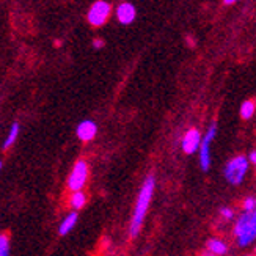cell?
I'll list each match as a JSON object with an SVG mask.
<instances>
[{
	"label": "cell",
	"mask_w": 256,
	"mask_h": 256,
	"mask_svg": "<svg viewBox=\"0 0 256 256\" xmlns=\"http://www.w3.org/2000/svg\"><path fill=\"white\" fill-rule=\"evenodd\" d=\"M154 188H156V178L152 174H150V176H146V180L143 181L142 188L138 192L136 209H134V216H132L130 226H129L130 238H136L140 232L143 220H144V217H146L148 208L151 204V200H152V195H154Z\"/></svg>",
	"instance_id": "cell-1"
},
{
	"label": "cell",
	"mask_w": 256,
	"mask_h": 256,
	"mask_svg": "<svg viewBox=\"0 0 256 256\" xmlns=\"http://www.w3.org/2000/svg\"><path fill=\"white\" fill-rule=\"evenodd\" d=\"M248 165H250V160H248L247 156L239 154V156H236V158H232L225 166L226 181L232 186H239L248 172Z\"/></svg>",
	"instance_id": "cell-2"
},
{
	"label": "cell",
	"mask_w": 256,
	"mask_h": 256,
	"mask_svg": "<svg viewBox=\"0 0 256 256\" xmlns=\"http://www.w3.org/2000/svg\"><path fill=\"white\" fill-rule=\"evenodd\" d=\"M112 14V5L107 0H96L86 13V20L92 27H102Z\"/></svg>",
	"instance_id": "cell-3"
},
{
	"label": "cell",
	"mask_w": 256,
	"mask_h": 256,
	"mask_svg": "<svg viewBox=\"0 0 256 256\" xmlns=\"http://www.w3.org/2000/svg\"><path fill=\"white\" fill-rule=\"evenodd\" d=\"M88 174H90V168H88L86 160L79 159L74 164L72 170L68 176V188L70 190L71 192L82 190L86 184V181H88Z\"/></svg>",
	"instance_id": "cell-4"
},
{
	"label": "cell",
	"mask_w": 256,
	"mask_h": 256,
	"mask_svg": "<svg viewBox=\"0 0 256 256\" xmlns=\"http://www.w3.org/2000/svg\"><path fill=\"white\" fill-rule=\"evenodd\" d=\"M216 136H217V124L212 123L203 136L202 144H200V150H198L200 165H202L203 172H208L210 168V144H212V140L216 138Z\"/></svg>",
	"instance_id": "cell-5"
},
{
	"label": "cell",
	"mask_w": 256,
	"mask_h": 256,
	"mask_svg": "<svg viewBox=\"0 0 256 256\" xmlns=\"http://www.w3.org/2000/svg\"><path fill=\"white\" fill-rule=\"evenodd\" d=\"M203 136L200 132L198 128H190L184 132V136L181 138V148L186 154H194L200 150V144H202Z\"/></svg>",
	"instance_id": "cell-6"
},
{
	"label": "cell",
	"mask_w": 256,
	"mask_h": 256,
	"mask_svg": "<svg viewBox=\"0 0 256 256\" xmlns=\"http://www.w3.org/2000/svg\"><path fill=\"white\" fill-rule=\"evenodd\" d=\"M115 18L121 26H130L137 19V8L130 2H121L115 8Z\"/></svg>",
	"instance_id": "cell-7"
},
{
	"label": "cell",
	"mask_w": 256,
	"mask_h": 256,
	"mask_svg": "<svg viewBox=\"0 0 256 256\" xmlns=\"http://www.w3.org/2000/svg\"><path fill=\"white\" fill-rule=\"evenodd\" d=\"M76 136L80 142H92L98 136V124L93 120H84L77 124Z\"/></svg>",
	"instance_id": "cell-8"
},
{
	"label": "cell",
	"mask_w": 256,
	"mask_h": 256,
	"mask_svg": "<svg viewBox=\"0 0 256 256\" xmlns=\"http://www.w3.org/2000/svg\"><path fill=\"white\" fill-rule=\"evenodd\" d=\"M254 239H256V208L252 210L248 224H247L242 234L238 238V242H239L240 247H247L252 242H254Z\"/></svg>",
	"instance_id": "cell-9"
},
{
	"label": "cell",
	"mask_w": 256,
	"mask_h": 256,
	"mask_svg": "<svg viewBox=\"0 0 256 256\" xmlns=\"http://www.w3.org/2000/svg\"><path fill=\"white\" fill-rule=\"evenodd\" d=\"M77 212L76 210H72V212H70L68 216L64 217V220L62 222V225L58 228V232H60V236H66L68 232L74 228V225L77 224Z\"/></svg>",
	"instance_id": "cell-10"
},
{
	"label": "cell",
	"mask_w": 256,
	"mask_h": 256,
	"mask_svg": "<svg viewBox=\"0 0 256 256\" xmlns=\"http://www.w3.org/2000/svg\"><path fill=\"white\" fill-rule=\"evenodd\" d=\"M208 250L209 252H212L214 254H217V256H222V254H225L226 253V244L224 242V240H220V239H209L208 240Z\"/></svg>",
	"instance_id": "cell-11"
},
{
	"label": "cell",
	"mask_w": 256,
	"mask_h": 256,
	"mask_svg": "<svg viewBox=\"0 0 256 256\" xmlns=\"http://www.w3.org/2000/svg\"><path fill=\"white\" fill-rule=\"evenodd\" d=\"M256 112V102L253 101V99H247V101H244L242 106H240V118L242 120H250Z\"/></svg>",
	"instance_id": "cell-12"
},
{
	"label": "cell",
	"mask_w": 256,
	"mask_h": 256,
	"mask_svg": "<svg viewBox=\"0 0 256 256\" xmlns=\"http://www.w3.org/2000/svg\"><path fill=\"white\" fill-rule=\"evenodd\" d=\"M85 203H86V195H85L82 190H76V192H72V195H71V198H70V204H71V208H72L74 210L82 209V208L85 206Z\"/></svg>",
	"instance_id": "cell-13"
},
{
	"label": "cell",
	"mask_w": 256,
	"mask_h": 256,
	"mask_svg": "<svg viewBox=\"0 0 256 256\" xmlns=\"http://www.w3.org/2000/svg\"><path fill=\"white\" fill-rule=\"evenodd\" d=\"M18 136H19V123H13V124H11V129L8 132L5 142H4V150H10L11 146H13Z\"/></svg>",
	"instance_id": "cell-14"
},
{
	"label": "cell",
	"mask_w": 256,
	"mask_h": 256,
	"mask_svg": "<svg viewBox=\"0 0 256 256\" xmlns=\"http://www.w3.org/2000/svg\"><path fill=\"white\" fill-rule=\"evenodd\" d=\"M10 254V236L6 232L0 234V256H8Z\"/></svg>",
	"instance_id": "cell-15"
},
{
	"label": "cell",
	"mask_w": 256,
	"mask_h": 256,
	"mask_svg": "<svg viewBox=\"0 0 256 256\" xmlns=\"http://www.w3.org/2000/svg\"><path fill=\"white\" fill-rule=\"evenodd\" d=\"M254 208H256V198L248 196V198L244 200V210H248V212H252Z\"/></svg>",
	"instance_id": "cell-16"
},
{
	"label": "cell",
	"mask_w": 256,
	"mask_h": 256,
	"mask_svg": "<svg viewBox=\"0 0 256 256\" xmlns=\"http://www.w3.org/2000/svg\"><path fill=\"white\" fill-rule=\"evenodd\" d=\"M220 216L224 218H226V220H231L232 218V210L230 208H222L220 209Z\"/></svg>",
	"instance_id": "cell-17"
},
{
	"label": "cell",
	"mask_w": 256,
	"mask_h": 256,
	"mask_svg": "<svg viewBox=\"0 0 256 256\" xmlns=\"http://www.w3.org/2000/svg\"><path fill=\"white\" fill-rule=\"evenodd\" d=\"M104 46H106V41H104V40H101V38H94V40H93V48H94L96 50L102 49Z\"/></svg>",
	"instance_id": "cell-18"
},
{
	"label": "cell",
	"mask_w": 256,
	"mask_h": 256,
	"mask_svg": "<svg viewBox=\"0 0 256 256\" xmlns=\"http://www.w3.org/2000/svg\"><path fill=\"white\" fill-rule=\"evenodd\" d=\"M248 160H250V164H253L256 166V150L248 154Z\"/></svg>",
	"instance_id": "cell-19"
},
{
	"label": "cell",
	"mask_w": 256,
	"mask_h": 256,
	"mask_svg": "<svg viewBox=\"0 0 256 256\" xmlns=\"http://www.w3.org/2000/svg\"><path fill=\"white\" fill-rule=\"evenodd\" d=\"M222 2H224V5L230 6V5H234V4H238L239 0H222Z\"/></svg>",
	"instance_id": "cell-20"
},
{
	"label": "cell",
	"mask_w": 256,
	"mask_h": 256,
	"mask_svg": "<svg viewBox=\"0 0 256 256\" xmlns=\"http://www.w3.org/2000/svg\"><path fill=\"white\" fill-rule=\"evenodd\" d=\"M187 41H188V44H190V46H195V40H192V36H190V35L187 36Z\"/></svg>",
	"instance_id": "cell-21"
},
{
	"label": "cell",
	"mask_w": 256,
	"mask_h": 256,
	"mask_svg": "<svg viewBox=\"0 0 256 256\" xmlns=\"http://www.w3.org/2000/svg\"><path fill=\"white\" fill-rule=\"evenodd\" d=\"M204 256H217V254H214L212 252H210V253H208V254H204Z\"/></svg>",
	"instance_id": "cell-22"
},
{
	"label": "cell",
	"mask_w": 256,
	"mask_h": 256,
	"mask_svg": "<svg viewBox=\"0 0 256 256\" xmlns=\"http://www.w3.org/2000/svg\"><path fill=\"white\" fill-rule=\"evenodd\" d=\"M0 170H2V162H0Z\"/></svg>",
	"instance_id": "cell-23"
}]
</instances>
